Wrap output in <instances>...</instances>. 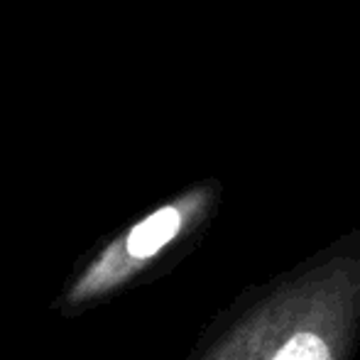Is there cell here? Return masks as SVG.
<instances>
[{"mask_svg":"<svg viewBox=\"0 0 360 360\" xmlns=\"http://www.w3.org/2000/svg\"><path fill=\"white\" fill-rule=\"evenodd\" d=\"M360 238L250 287L211 323L189 360H356Z\"/></svg>","mask_w":360,"mask_h":360,"instance_id":"cell-1","label":"cell"},{"mask_svg":"<svg viewBox=\"0 0 360 360\" xmlns=\"http://www.w3.org/2000/svg\"><path fill=\"white\" fill-rule=\"evenodd\" d=\"M204 211V196H189L140 218L74 272L54 307L64 316H76L140 282L155 272L160 262L174 257V248L194 231Z\"/></svg>","mask_w":360,"mask_h":360,"instance_id":"cell-2","label":"cell"}]
</instances>
